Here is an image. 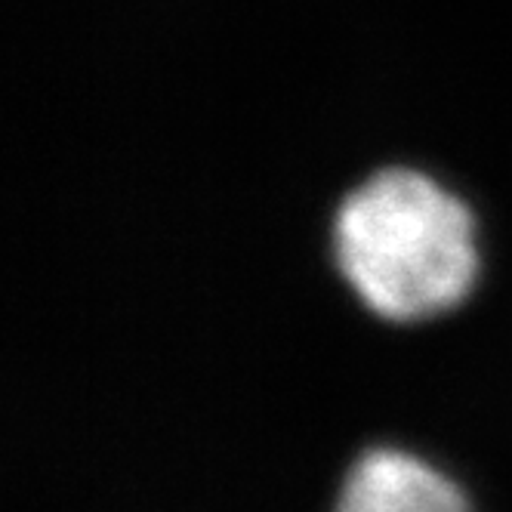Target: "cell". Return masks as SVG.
Wrapping results in <instances>:
<instances>
[{
	"label": "cell",
	"instance_id": "obj_1",
	"mask_svg": "<svg viewBox=\"0 0 512 512\" xmlns=\"http://www.w3.org/2000/svg\"><path fill=\"white\" fill-rule=\"evenodd\" d=\"M334 253L358 300L386 321L454 309L479 272L469 210L414 170H383L340 204Z\"/></svg>",
	"mask_w": 512,
	"mask_h": 512
},
{
	"label": "cell",
	"instance_id": "obj_2",
	"mask_svg": "<svg viewBox=\"0 0 512 512\" xmlns=\"http://www.w3.org/2000/svg\"><path fill=\"white\" fill-rule=\"evenodd\" d=\"M334 512H472L463 488L423 457L368 448L340 485Z\"/></svg>",
	"mask_w": 512,
	"mask_h": 512
}]
</instances>
